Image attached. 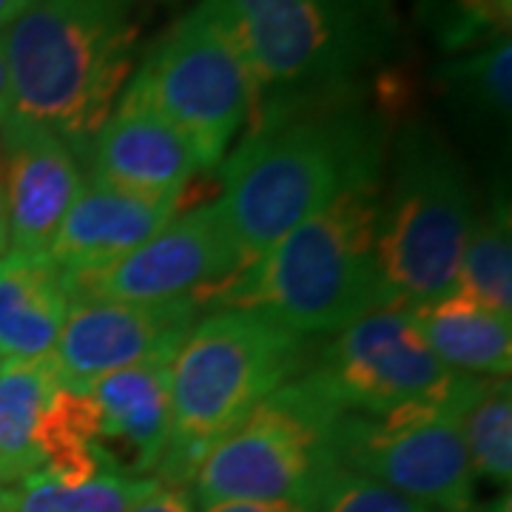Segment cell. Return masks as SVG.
Returning <instances> with one entry per match:
<instances>
[{
    "label": "cell",
    "instance_id": "6da1fadb",
    "mask_svg": "<svg viewBox=\"0 0 512 512\" xmlns=\"http://www.w3.org/2000/svg\"><path fill=\"white\" fill-rule=\"evenodd\" d=\"M390 120L362 97L291 111L248 126L222 160L220 208L251 265L342 194L382 183Z\"/></svg>",
    "mask_w": 512,
    "mask_h": 512
},
{
    "label": "cell",
    "instance_id": "7a4b0ae2",
    "mask_svg": "<svg viewBox=\"0 0 512 512\" xmlns=\"http://www.w3.org/2000/svg\"><path fill=\"white\" fill-rule=\"evenodd\" d=\"M254 83L248 126L367 94L399 40L393 0H202Z\"/></svg>",
    "mask_w": 512,
    "mask_h": 512
},
{
    "label": "cell",
    "instance_id": "3957f363",
    "mask_svg": "<svg viewBox=\"0 0 512 512\" xmlns=\"http://www.w3.org/2000/svg\"><path fill=\"white\" fill-rule=\"evenodd\" d=\"M146 0H35L3 35L12 114L80 160L134 74Z\"/></svg>",
    "mask_w": 512,
    "mask_h": 512
},
{
    "label": "cell",
    "instance_id": "277c9868",
    "mask_svg": "<svg viewBox=\"0 0 512 512\" xmlns=\"http://www.w3.org/2000/svg\"><path fill=\"white\" fill-rule=\"evenodd\" d=\"M379 205L382 183L342 194L234 276L211 305L271 313L305 339L382 311Z\"/></svg>",
    "mask_w": 512,
    "mask_h": 512
},
{
    "label": "cell",
    "instance_id": "5b68a950",
    "mask_svg": "<svg viewBox=\"0 0 512 512\" xmlns=\"http://www.w3.org/2000/svg\"><path fill=\"white\" fill-rule=\"evenodd\" d=\"M305 336L256 308L200 319L171 362V430L154 478L188 490L202 458L305 367Z\"/></svg>",
    "mask_w": 512,
    "mask_h": 512
},
{
    "label": "cell",
    "instance_id": "8992f818",
    "mask_svg": "<svg viewBox=\"0 0 512 512\" xmlns=\"http://www.w3.org/2000/svg\"><path fill=\"white\" fill-rule=\"evenodd\" d=\"M476 214L467 171L439 128L424 120L407 123L379 205L382 311H416L456 293Z\"/></svg>",
    "mask_w": 512,
    "mask_h": 512
},
{
    "label": "cell",
    "instance_id": "52a82bcc",
    "mask_svg": "<svg viewBox=\"0 0 512 512\" xmlns=\"http://www.w3.org/2000/svg\"><path fill=\"white\" fill-rule=\"evenodd\" d=\"M342 416L302 376H293L202 458L188 487L194 504L299 501L322 507L345 473Z\"/></svg>",
    "mask_w": 512,
    "mask_h": 512
},
{
    "label": "cell",
    "instance_id": "ba28073f",
    "mask_svg": "<svg viewBox=\"0 0 512 512\" xmlns=\"http://www.w3.org/2000/svg\"><path fill=\"white\" fill-rule=\"evenodd\" d=\"M126 89L183 134L202 171L220 168L254 109L251 74L202 0L148 49Z\"/></svg>",
    "mask_w": 512,
    "mask_h": 512
},
{
    "label": "cell",
    "instance_id": "9c48e42d",
    "mask_svg": "<svg viewBox=\"0 0 512 512\" xmlns=\"http://www.w3.org/2000/svg\"><path fill=\"white\" fill-rule=\"evenodd\" d=\"M484 379L470 390L410 404L384 416H342L339 453L348 473L373 478L433 512H467L476 504V473L461 419Z\"/></svg>",
    "mask_w": 512,
    "mask_h": 512
},
{
    "label": "cell",
    "instance_id": "30bf717a",
    "mask_svg": "<svg viewBox=\"0 0 512 512\" xmlns=\"http://www.w3.org/2000/svg\"><path fill=\"white\" fill-rule=\"evenodd\" d=\"M299 376L348 416H384L410 404L439 402L478 382V376L441 365L407 311H373L333 333Z\"/></svg>",
    "mask_w": 512,
    "mask_h": 512
},
{
    "label": "cell",
    "instance_id": "8fae6325",
    "mask_svg": "<svg viewBox=\"0 0 512 512\" xmlns=\"http://www.w3.org/2000/svg\"><path fill=\"white\" fill-rule=\"evenodd\" d=\"M248 268L220 202L180 214L114 265L69 282L74 299L177 302L211 299Z\"/></svg>",
    "mask_w": 512,
    "mask_h": 512
},
{
    "label": "cell",
    "instance_id": "7c38bea8",
    "mask_svg": "<svg viewBox=\"0 0 512 512\" xmlns=\"http://www.w3.org/2000/svg\"><path fill=\"white\" fill-rule=\"evenodd\" d=\"M197 299L117 302L74 299L49 356L63 390L86 393L94 382L146 362H174L200 322Z\"/></svg>",
    "mask_w": 512,
    "mask_h": 512
},
{
    "label": "cell",
    "instance_id": "4fadbf2b",
    "mask_svg": "<svg viewBox=\"0 0 512 512\" xmlns=\"http://www.w3.org/2000/svg\"><path fill=\"white\" fill-rule=\"evenodd\" d=\"M9 251L46 256L83 191L80 163L57 134L9 114L0 123Z\"/></svg>",
    "mask_w": 512,
    "mask_h": 512
},
{
    "label": "cell",
    "instance_id": "5bb4252c",
    "mask_svg": "<svg viewBox=\"0 0 512 512\" xmlns=\"http://www.w3.org/2000/svg\"><path fill=\"white\" fill-rule=\"evenodd\" d=\"M86 163L89 180L140 197L183 194L202 171L183 134L128 89L94 134Z\"/></svg>",
    "mask_w": 512,
    "mask_h": 512
},
{
    "label": "cell",
    "instance_id": "9a60e30c",
    "mask_svg": "<svg viewBox=\"0 0 512 512\" xmlns=\"http://www.w3.org/2000/svg\"><path fill=\"white\" fill-rule=\"evenodd\" d=\"M188 191L168 197L126 194L86 180L57 231L49 256L74 282L114 265L183 214Z\"/></svg>",
    "mask_w": 512,
    "mask_h": 512
},
{
    "label": "cell",
    "instance_id": "2e32d148",
    "mask_svg": "<svg viewBox=\"0 0 512 512\" xmlns=\"http://www.w3.org/2000/svg\"><path fill=\"white\" fill-rule=\"evenodd\" d=\"M86 396L97 416V447L111 467L154 478L171 430V362L117 370L94 382Z\"/></svg>",
    "mask_w": 512,
    "mask_h": 512
},
{
    "label": "cell",
    "instance_id": "e0dca14e",
    "mask_svg": "<svg viewBox=\"0 0 512 512\" xmlns=\"http://www.w3.org/2000/svg\"><path fill=\"white\" fill-rule=\"evenodd\" d=\"M69 279L52 256H0V362L49 359L72 311Z\"/></svg>",
    "mask_w": 512,
    "mask_h": 512
},
{
    "label": "cell",
    "instance_id": "ac0fdd59",
    "mask_svg": "<svg viewBox=\"0 0 512 512\" xmlns=\"http://www.w3.org/2000/svg\"><path fill=\"white\" fill-rule=\"evenodd\" d=\"M424 345L441 365L478 379H501L512 370V322L461 293L407 311Z\"/></svg>",
    "mask_w": 512,
    "mask_h": 512
},
{
    "label": "cell",
    "instance_id": "d6986e66",
    "mask_svg": "<svg viewBox=\"0 0 512 512\" xmlns=\"http://www.w3.org/2000/svg\"><path fill=\"white\" fill-rule=\"evenodd\" d=\"M439 86L447 111L473 143L507 146L512 100L510 35L447 60L439 69Z\"/></svg>",
    "mask_w": 512,
    "mask_h": 512
},
{
    "label": "cell",
    "instance_id": "ffe728a7",
    "mask_svg": "<svg viewBox=\"0 0 512 512\" xmlns=\"http://www.w3.org/2000/svg\"><path fill=\"white\" fill-rule=\"evenodd\" d=\"M57 387L49 359L0 362V490L43 470L40 441Z\"/></svg>",
    "mask_w": 512,
    "mask_h": 512
},
{
    "label": "cell",
    "instance_id": "44dd1931",
    "mask_svg": "<svg viewBox=\"0 0 512 512\" xmlns=\"http://www.w3.org/2000/svg\"><path fill=\"white\" fill-rule=\"evenodd\" d=\"M160 481L100 470L92 478H60L37 470L15 487L0 490L3 512H128Z\"/></svg>",
    "mask_w": 512,
    "mask_h": 512
},
{
    "label": "cell",
    "instance_id": "7402d4cb",
    "mask_svg": "<svg viewBox=\"0 0 512 512\" xmlns=\"http://www.w3.org/2000/svg\"><path fill=\"white\" fill-rule=\"evenodd\" d=\"M456 293L512 322V222L510 202L501 194L473 220Z\"/></svg>",
    "mask_w": 512,
    "mask_h": 512
},
{
    "label": "cell",
    "instance_id": "603a6c76",
    "mask_svg": "<svg viewBox=\"0 0 512 512\" xmlns=\"http://www.w3.org/2000/svg\"><path fill=\"white\" fill-rule=\"evenodd\" d=\"M461 433L473 473L495 487L510 490L512 478V384L510 376L484 379L467 404Z\"/></svg>",
    "mask_w": 512,
    "mask_h": 512
},
{
    "label": "cell",
    "instance_id": "cb8c5ba5",
    "mask_svg": "<svg viewBox=\"0 0 512 512\" xmlns=\"http://www.w3.org/2000/svg\"><path fill=\"white\" fill-rule=\"evenodd\" d=\"M424 26L441 52H470L510 35L512 0H419Z\"/></svg>",
    "mask_w": 512,
    "mask_h": 512
},
{
    "label": "cell",
    "instance_id": "d4e9b609",
    "mask_svg": "<svg viewBox=\"0 0 512 512\" xmlns=\"http://www.w3.org/2000/svg\"><path fill=\"white\" fill-rule=\"evenodd\" d=\"M319 512H433L416 501L404 498L402 493L384 487L379 481L356 473H342L339 481L330 487Z\"/></svg>",
    "mask_w": 512,
    "mask_h": 512
},
{
    "label": "cell",
    "instance_id": "484cf974",
    "mask_svg": "<svg viewBox=\"0 0 512 512\" xmlns=\"http://www.w3.org/2000/svg\"><path fill=\"white\" fill-rule=\"evenodd\" d=\"M128 512H197V504L183 487L157 484L143 501H137Z\"/></svg>",
    "mask_w": 512,
    "mask_h": 512
},
{
    "label": "cell",
    "instance_id": "4316f807",
    "mask_svg": "<svg viewBox=\"0 0 512 512\" xmlns=\"http://www.w3.org/2000/svg\"><path fill=\"white\" fill-rule=\"evenodd\" d=\"M200 512H319V507L299 501H220L200 507Z\"/></svg>",
    "mask_w": 512,
    "mask_h": 512
},
{
    "label": "cell",
    "instance_id": "83f0119b",
    "mask_svg": "<svg viewBox=\"0 0 512 512\" xmlns=\"http://www.w3.org/2000/svg\"><path fill=\"white\" fill-rule=\"evenodd\" d=\"M12 114V80H9V60H6V46L0 35V123Z\"/></svg>",
    "mask_w": 512,
    "mask_h": 512
},
{
    "label": "cell",
    "instance_id": "f1b7e54d",
    "mask_svg": "<svg viewBox=\"0 0 512 512\" xmlns=\"http://www.w3.org/2000/svg\"><path fill=\"white\" fill-rule=\"evenodd\" d=\"M35 0H0V29H9Z\"/></svg>",
    "mask_w": 512,
    "mask_h": 512
},
{
    "label": "cell",
    "instance_id": "f546056e",
    "mask_svg": "<svg viewBox=\"0 0 512 512\" xmlns=\"http://www.w3.org/2000/svg\"><path fill=\"white\" fill-rule=\"evenodd\" d=\"M9 251V217H6V185H3V165H0V256Z\"/></svg>",
    "mask_w": 512,
    "mask_h": 512
},
{
    "label": "cell",
    "instance_id": "4dcf8cb0",
    "mask_svg": "<svg viewBox=\"0 0 512 512\" xmlns=\"http://www.w3.org/2000/svg\"><path fill=\"white\" fill-rule=\"evenodd\" d=\"M467 512H510V493H504L501 498H495L490 504H481V507H470Z\"/></svg>",
    "mask_w": 512,
    "mask_h": 512
},
{
    "label": "cell",
    "instance_id": "1f68e13d",
    "mask_svg": "<svg viewBox=\"0 0 512 512\" xmlns=\"http://www.w3.org/2000/svg\"><path fill=\"white\" fill-rule=\"evenodd\" d=\"M0 512H3V504H0Z\"/></svg>",
    "mask_w": 512,
    "mask_h": 512
}]
</instances>
